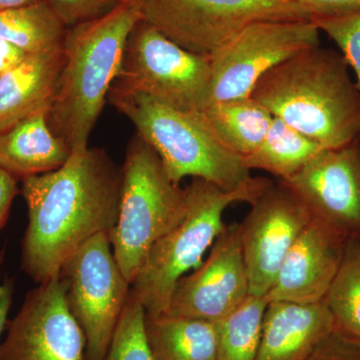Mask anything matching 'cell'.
<instances>
[{"label": "cell", "instance_id": "6da1fadb", "mask_svg": "<svg viewBox=\"0 0 360 360\" xmlns=\"http://www.w3.org/2000/svg\"><path fill=\"white\" fill-rule=\"evenodd\" d=\"M122 167L103 148L72 153L63 167L21 180L28 224L21 269L37 283L59 276L85 241L117 222Z\"/></svg>", "mask_w": 360, "mask_h": 360}, {"label": "cell", "instance_id": "7a4b0ae2", "mask_svg": "<svg viewBox=\"0 0 360 360\" xmlns=\"http://www.w3.org/2000/svg\"><path fill=\"white\" fill-rule=\"evenodd\" d=\"M251 97L322 148L360 137V92L347 61L321 45L298 53L258 80Z\"/></svg>", "mask_w": 360, "mask_h": 360}, {"label": "cell", "instance_id": "3957f363", "mask_svg": "<svg viewBox=\"0 0 360 360\" xmlns=\"http://www.w3.org/2000/svg\"><path fill=\"white\" fill-rule=\"evenodd\" d=\"M141 20L139 2L122 0L105 15L66 30L65 61L47 120L71 155L89 148L90 134L120 72L127 39Z\"/></svg>", "mask_w": 360, "mask_h": 360}, {"label": "cell", "instance_id": "277c9868", "mask_svg": "<svg viewBox=\"0 0 360 360\" xmlns=\"http://www.w3.org/2000/svg\"><path fill=\"white\" fill-rule=\"evenodd\" d=\"M108 101L134 125L136 134L155 151L165 172L179 186L186 177L234 191L252 176L243 158L229 150L201 112H189L136 90L112 84Z\"/></svg>", "mask_w": 360, "mask_h": 360}, {"label": "cell", "instance_id": "5b68a950", "mask_svg": "<svg viewBox=\"0 0 360 360\" xmlns=\"http://www.w3.org/2000/svg\"><path fill=\"white\" fill-rule=\"evenodd\" d=\"M274 184L266 177H252L245 186L229 191L193 179L186 187V217L153 245L130 284V295L141 303L146 316L167 312L179 279L202 264L206 250L226 227L222 219L226 208L232 203L253 202Z\"/></svg>", "mask_w": 360, "mask_h": 360}, {"label": "cell", "instance_id": "8992f818", "mask_svg": "<svg viewBox=\"0 0 360 360\" xmlns=\"http://www.w3.org/2000/svg\"><path fill=\"white\" fill-rule=\"evenodd\" d=\"M122 174L120 212L110 238L116 262L131 284L153 245L186 217L187 194L137 134L127 144Z\"/></svg>", "mask_w": 360, "mask_h": 360}, {"label": "cell", "instance_id": "52a82bcc", "mask_svg": "<svg viewBox=\"0 0 360 360\" xmlns=\"http://www.w3.org/2000/svg\"><path fill=\"white\" fill-rule=\"evenodd\" d=\"M210 56L186 51L141 20L130 32L113 84L172 108L202 112L212 94Z\"/></svg>", "mask_w": 360, "mask_h": 360}, {"label": "cell", "instance_id": "ba28073f", "mask_svg": "<svg viewBox=\"0 0 360 360\" xmlns=\"http://www.w3.org/2000/svg\"><path fill=\"white\" fill-rule=\"evenodd\" d=\"M142 20L179 46L210 56L246 26L309 20L292 0H136Z\"/></svg>", "mask_w": 360, "mask_h": 360}, {"label": "cell", "instance_id": "9c48e42d", "mask_svg": "<svg viewBox=\"0 0 360 360\" xmlns=\"http://www.w3.org/2000/svg\"><path fill=\"white\" fill-rule=\"evenodd\" d=\"M68 309L84 331L85 360H104L130 295L110 233L85 241L61 267Z\"/></svg>", "mask_w": 360, "mask_h": 360}, {"label": "cell", "instance_id": "30bf717a", "mask_svg": "<svg viewBox=\"0 0 360 360\" xmlns=\"http://www.w3.org/2000/svg\"><path fill=\"white\" fill-rule=\"evenodd\" d=\"M319 33L309 20H262L246 26L210 56V104L250 97L265 73L300 52L321 45Z\"/></svg>", "mask_w": 360, "mask_h": 360}, {"label": "cell", "instance_id": "8fae6325", "mask_svg": "<svg viewBox=\"0 0 360 360\" xmlns=\"http://www.w3.org/2000/svg\"><path fill=\"white\" fill-rule=\"evenodd\" d=\"M250 205V212L239 224L241 245L250 295L265 297L312 215L281 181L265 189Z\"/></svg>", "mask_w": 360, "mask_h": 360}, {"label": "cell", "instance_id": "7c38bea8", "mask_svg": "<svg viewBox=\"0 0 360 360\" xmlns=\"http://www.w3.org/2000/svg\"><path fill=\"white\" fill-rule=\"evenodd\" d=\"M60 276L39 283L7 323L0 360H85L84 331L68 309Z\"/></svg>", "mask_w": 360, "mask_h": 360}, {"label": "cell", "instance_id": "4fadbf2b", "mask_svg": "<svg viewBox=\"0 0 360 360\" xmlns=\"http://www.w3.org/2000/svg\"><path fill=\"white\" fill-rule=\"evenodd\" d=\"M281 181L312 217L347 241H360V137L340 148L322 149L300 172Z\"/></svg>", "mask_w": 360, "mask_h": 360}, {"label": "cell", "instance_id": "5bb4252c", "mask_svg": "<svg viewBox=\"0 0 360 360\" xmlns=\"http://www.w3.org/2000/svg\"><path fill=\"white\" fill-rule=\"evenodd\" d=\"M250 295L239 224L226 225L205 262L179 279L165 314L215 322Z\"/></svg>", "mask_w": 360, "mask_h": 360}, {"label": "cell", "instance_id": "9a60e30c", "mask_svg": "<svg viewBox=\"0 0 360 360\" xmlns=\"http://www.w3.org/2000/svg\"><path fill=\"white\" fill-rule=\"evenodd\" d=\"M348 241L321 220H310L288 251L267 302H323L340 269Z\"/></svg>", "mask_w": 360, "mask_h": 360}, {"label": "cell", "instance_id": "2e32d148", "mask_svg": "<svg viewBox=\"0 0 360 360\" xmlns=\"http://www.w3.org/2000/svg\"><path fill=\"white\" fill-rule=\"evenodd\" d=\"M326 302H269L255 360H307L335 330Z\"/></svg>", "mask_w": 360, "mask_h": 360}, {"label": "cell", "instance_id": "e0dca14e", "mask_svg": "<svg viewBox=\"0 0 360 360\" xmlns=\"http://www.w3.org/2000/svg\"><path fill=\"white\" fill-rule=\"evenodd\" d=\"M63 47L27 54L0 75V131L37 113L49 112L63 70Z\"/></svg>", "mask_w": 360, "mask_h": 360}, {"label": "cell", "instance_id": "ac0fdd59", "mask_svg": "<svg viewBox=\"0 0 360 360\" xmlns=\"http://www.w3.org/2000/svg\"><path fill=\"white\" fill-rule=\"evenodd\" d=\"M46 111L0 131V169L14 179L54 172L68 162L71 151L52 131Z\"/></svg>", "mask_w": 360, "mask_h": 360}, {"label": "cell", "instance_id": "d6986e66", "mask_svg": "<svg viewBox=\"0 0 360 360\" xmlns=\"http://www.w3.org/2000/svg\"><path fill=\"white\" fill-rule=\"evenodd\" d=\"M146 338L153 360H217V331L212 321L146 314Z\"/></svg>", "mask_w": 360, "mask_h": 360}, {"label": "cell", "instance_id": "ffe728a7", "mask_svg": "<svg viewBox=\"0 0 360 360\" xmlns=\"http://www.w3.org/2000/svg\"><path fill=\"white\" fill-rule=\"evenodd\" d=\"M201 113L217 139L243 158L260 146L274 118L251 96L210 104Z\"/></svg>", "mask_w": 360, "mask_h": 360}, {"label": "cell", "instance_id": "44dd1931", "mask_svg": "<svg viewBox=\"0 0 360 360\" xmlns=\"http://www.w3.org/2000/svg\"><path fill=\"white\" fill-rule=\"evenodd\" d=\"M322 149L316 142L274 116L264 141L243 158V162L250 172L264 170L285 180L300 172Z\"/></svg>", "mask_w": 360, "mask_h": 360}, {"label": "cell", "instance_id": "7402d4cb", "mask_svg": "<svg viewBox=\"0 0 360 360\" xmlns=\"http://www.w3.org/2000/svg\"><path fill=\"white\" fill-rule=\"evenodd\" d=\"M68 27L44 0L30 6L0 11V39L27 54L58 49Z\"/></svg>", "mask_w": 360, "mask_h": 360}, {"label": "cell", "instance_id": "603a6c76", "mask_svg": "<svg viewBox=\"0 0 360 360\" xmlns=\"http://www.w3.org/2000/svg\"><path fill=\"white\" fill-rule=\"evenodd\" d=\"M267 304L265 297L250 295L231 314L213 322L217 338V360H255Z\"/></svg>", "mask_w": 360, "mask_h": 360}, {"label": "cell", "instance_id": "cb8c5ba5", "mask_svg": "<svg viewBox=\"0 0 360 360\" xmlns=\"http://www.w3.org/2000/svg\"><path fill=\"white\" fill-rule=\"evenodd\" d=\"M324 302L333 315L335 330L360 341V241H348Z\"/></svg>", "mask_w": 360, "mask_h": 360}, {"label": "cell", "instance_id": "d4e9b609", "mask_svg": "<svg viewBox=\"0 0 360 360\" xmlns=\"http://www.w3.org/2000/svg\"><path fill=\"white\" fill-rule=\"evenodd\" d=\"M104 360H153L146 338V310L131 295Z\"/></svg>", "mask_w": 360, "mask_h": 360}, {"label": "cell", "instance_id": "484cf974", "mask_svg": "<svg viewBox=\"0 0 360 360\" xmlns=\"http://www.w3.org/2000/svg\"><path fill=\"white\" fill-rule=\"evenodd\" d=\"M312 21L340 47L348 68L354 71L360 92V11Z\"/></svg>", "mask_w": 360, "mask_h": 360}, {"label": "cell", "instance_id": "4316f807", "mask_svg": "<svg viewBox=\"0 0 360 360\" xmlns=\"http://www.w3.org/2000/svg\"><path fill=\"white\" fill-rule=\"evenodd\" d=\"M66 27L96 20L115 9L122 0H44Z\"/></svg>", "mask_w": 360, "mask_h": 360}, {"label": "cell", "instance_id": "83f0119b", "mask_svg": "<svg viewBox=\"0 0 360 360\" xmlns=\"http://www.w3.org/2000/svg\"><path fill=\"white\" fill-rule=\"evenodd\" d=\"M307 360H360V341L335 329Z\"/></svg>", "mask_w": 360, "mask_h": 360}, {"label": "cell", "instance_id": "f1b7e54d", "mask_svg": "<svg viewBox=\"0 0 360 360\" xmlns=\"http://www.w3.org/2000/svg\"><path fill=\"white\" fill-rule=\"evenodd\" d=\"M304 9L310 20L336 18L360 11V0H292Z\"/></svg>", "mask_w": 360, "mask_h": 360}, {"label": "cell", "instance_id": "f546056e", "mask_svg": "<svg viewBox=\"0 0 360 360\" xmlns=\"http://www.w3.org/2000/svg\"><path fill=\"white\" fill-rule=\"evenodd\" d=\"M18 182L13 175L0 169V231L8 219L14 198L20 193Z\"/></svg>", "mask_w": 360, "mask_h": 360}, {"label": "cell", "instance_id": "4dcf8cb0", "mask_svg": "<svg viewBox=\"0 0 360 360\" xmlns=\"http://www.w3.org/2000/svg\"><path fill=\"white\" fill-rule=\"evenodd\" d=\"M27 56L22 49L0 39V75L18 65Z\"/></svg>", "mask_w": 360, "mask_h": 360}, {"label": "cell", "instance_id": "1f68e13d", "mask_svg": "<svg viewBox=\"0 0 360 360\" xmlns=\"http://www.w3.org/2000/svg\"><path fill=\"white\" fill-rule=\"evenodd\" d=\"M13 283L11 279L0 283V335L8 323L7 317L13 303Z\"/></svg>", "mask_w": 360, "mask_h": 360}, {"label": "cell", "instance_id": "d6a6232c", "mask_svg": "<svg viewBox=\"0 0 360 360\" xmlns=\"http://www.w3.org/2000/svg\"><path fill=\"white\" fill-rule=\"evenodd\" d=\"M39 1L41 0H0V11L30 6V4H34Z\"/></svg>", "mask_w": 360, "mask_h": 360}]
</instances>
